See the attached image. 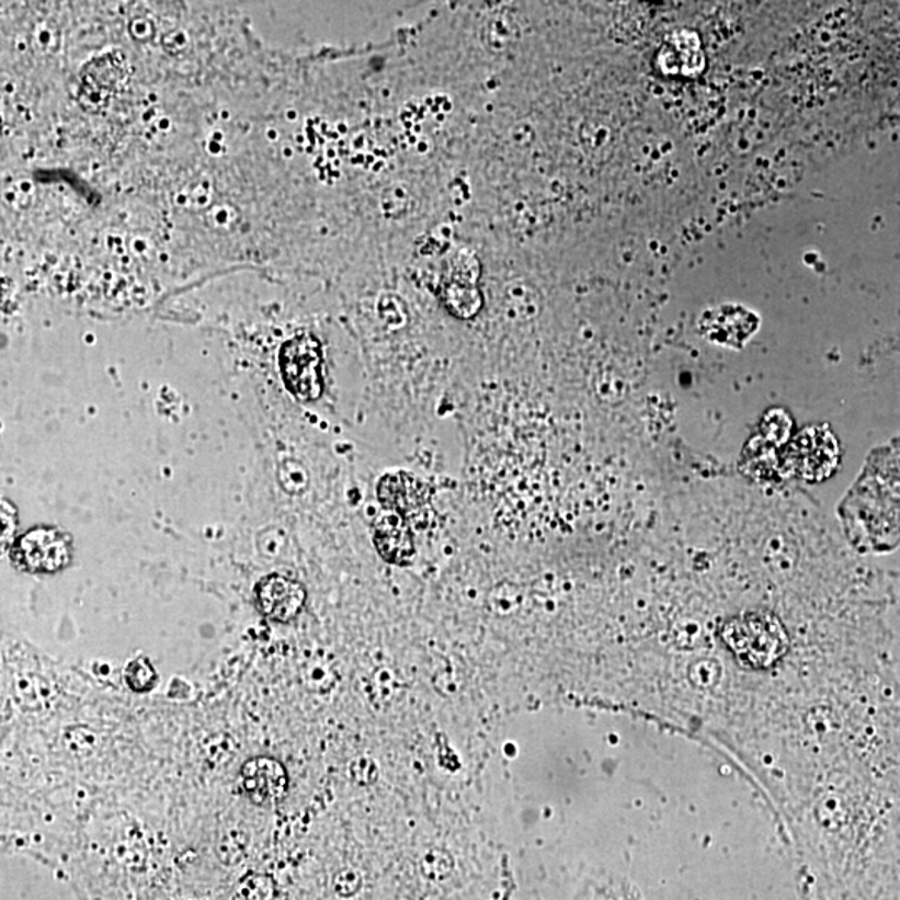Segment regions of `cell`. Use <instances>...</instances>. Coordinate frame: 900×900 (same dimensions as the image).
<instances>
[{
    "instance_id": "6da1fadb",
    "label": "cell",
    "mask_w": 900,
    "mask_h": 900,
    "mask_svg": "<svg viewBox=\"0 0 900 900\" xmlns=\"http://www.w3.org/2000/svg\"><path fill=\"white\" fill-rule=\"evenodd\" d=\"M722 639L742 664L755 669L779 661L789 646L783 624L765 612H749L730 619L724 626Z\"/></svg>"
},
{
    "instance_id": "7a4b0ae2",
    "label": "cell",
    "mask_w": 900,
    "mask_h": 900,
    "mask_svg": "<svg viewBox=\"0 0 900 900\" xmlns=\"http://www.w3.org/2000/svg\"><path fill=\"white\" fill-rule=\"evenodd\" d=\"M72 549L57 528L37 527L25 532L12 546L11 559L19 569L32 574H54L69 566Z\"/></svg>"
},
{
    "instance_id": "3957f363",
    "label": "cell",
    "mask_w": 900,
    "mask_h": 900,
    "mask_svg": "<svg viewBox=\"0 0 900 900\" xmlns=\"http://www.w3.org/2000/svg\"><path fill=\"white\" fill-rule=\"evenodd\" d=\"M281 371L285 386L297 399L314 400L322 394V355L319 342L300 335L284 344Z\"/></svg>"
},
{
    "instance_id": "277c9868",
    "label": "cell",
    "mask_w": 900,
    "mask_h": 900,
    "mask_svg": "<svg viewBox=\"0 0 900 900\" xmlns=\"http://www.w3.org/2000/svg\"><path fill=\"white\" fill-rule=\"evenodd\" d=\"M240 789L255 806L271 807L282 802L289 790V775L277 759L259 755L240 767Z\"/></svg>"
},
{
    "instance_id": "5b68a950",
    "label": "cell",
    "mask_w": 900,
    "mask_h": 900,
    "mask_svg": "<svg viewBox=\"0 0 900 900\" xmlns=\"http://www.w3.org/2000/svg\"><path fill=\"white\" fill-rule=\"evenodd\" d=\"M306 589L284 576L272 574L255 585L259 611L275 623H290L306 605Z\"/></svg>"
},
{
    "instance_id": "8992f818",
    "label": "cell",
    "mask_w": 900,
    "mask_h": 900,
    "mask_svg": "<svg viewBox=\"0 0 900 900\" xmlns=\"http://www.w3.org/2000/svg\"><path fill=\"white\" fill-rule=\"evenodd\" d=\"M757 316L739 306L716 307L704 312L700 319V332L709 341L727 348H741L757 331Z\"/></svg>"
},
{
    "instance_id": "52a82bcc",
    "label": "cell",
    "mask_w": 900,
    "mask_h": 900,
    "mask_svg": "<svg viewBox=\"0 0 900 900\" xmlns=\"http://www.w3.org/2000/svg\"><path fill=\"white\" fill-rule=\"evenodd\" d=\"M374 543L386 562L407 566L414 557V537L407 519L399 512L386 509L374 522Z\"/></svg>"
},
{
    "instance_id": "ba28073f",
    "label": "cell",
    "mask_w": 900,
    "mask_h": 900,
    "mask_svg": "<svg viewBox=\"0 0 900 900\" xmlns=\"http://www.w3.org/2000/svg\"><path fill=\"white\" fill-rule=\"evenodd\" d=\"M379 501L400 515H414L429 508V490L411 474L397 472L384 476L377 486Z\"/></svg>"
},
{
    "instance_id": "9c48e42d",
    "label": "cell",
    "mask_w": 900,
    "mask_h": 900,
    "mask_svg": "<svg viewBox=\"0 0 900 900\" xmlns=\"http://www.w3.org/2000/svg\"><path fill=\"white\" fill-rule=\"evenodd\" d=\"M838 463L835 441L821 429H807L797 438V466L806 479L817 480L828 476Z\"/></svg>"
},
{
    "instance_id": "30bf717a",
    "label": "cell",
    "mask_w": 900,
    "mask_h": 900,
    "mask_svg": "<svg viewBox=\"0 0 900 900\" xmlns=\"http://www.w3.org/2000/svg\"><path fill=\"white\" fill-rule=\"evenodd\" d=\"M124 679H126L127 687L136 694H147L156 687L159 682V674L149 659L139 656L133 659L124 669Z\"/></svg>"
},
{
    "instance_id": "8fae6325",
    "label": "cell",
    "mask_w": 900,
    "mask_h": 900,
    "mask_svg": "<svg viewBox=\"0 0 900 900\" xmlns=\"http://www.w3.org/2000/svg\"><path fill=\"white\" fill-rule=\"evenodd\" d=\"M422 876L428 880H444L447 879L454 870L453 855L445 851H429L422 855L421 864H419Z\"/></svg>"
}]
</instances>
